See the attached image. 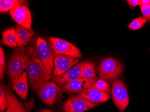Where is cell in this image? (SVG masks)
<instances>
[{
    "mask_svg": "<svg viewBox=\"0 0 150 112\" xmlns=\"http://www.w3.org/2000/svg\"><path fill=\"white\" fill-rule=\"evenodd\" d=\"M6 92L7 107L5 112H31L34 106L33 99L27 102H22L17 98L6 85H3Z\"/></svg>",
    "mask_w": 150,
    "mask_h": 112,
    "instance_id": "cell-8",
    "label": "cell"
},
{
    "mask_svg": "<svg viewBox=\"0 0 150 112\" xmlns=\"http://www.w3.org/2000/svg\"><path fill=\"white\" fill-rule=\"evenodd\" d=\"M127 2L130 6L134 7L139 5V1L138 0H128L127 1Z\"/></svg>",
    "mask_w": 150,
    "mask_h": 112,
    "instance_id": "cell-25",
    "label": "cell"
},
{
    "mask_svg": "<svg viewBox=\"0 0 150 112\" xmlns=\"http://www.w3.org/2000/svg\"><path fill=\"white\" fill-rule=\"evenodd\" d=\"M26 1L21 0H1L0 1V11L1 12H6L19 4L26 5Z\"/></svg>",
    "mask_w": 150,
    "mask_h": 112,
    "instance_id": "cell-18",
    "label": "cell"
},
{
    "mask_svg": "<svg viewBox=\"0 0 150 112\" xmlns=\"http://www.w3.org/2000/svg\"><path fill=\"white\" fill-rule=\"evenodd\" d=\"M27 76V72H23L19 77L17 82L12 86L13 90L23 101H25L27 99L28 94V85Z\"/></svg>",
    "mask_w": 150,
    "mask_h": 112,
    "instance_id": "cell-16",
    "label": "cell"
},
{
    "mask_svg": "<svg viewBox=\"0 0 150 112\" xmlns=\"http://www.w3.org/2000/svg\"><path fill=\"white\" fill-rule=\"evenodd\" d=\"M89 61L88 60H85L80 62L60 75L54 76L52 75V79L58 85L61 86L67 82L78 79L81 76L84 67Z\"/></svg>",
    "mask_w": 150,
    "mask_h": 112,
    "instance_id": "cell-9",
    "label": "cell"
},
{
    "mask_svg": "<svg viewBox=\"0 0 150 112\" xmlns=\"http://www.w3.org/2000/svg\"><path fill=\"white\" fill-rule=\"evenodd\" d=\"M98 76L105 81L111 82L119 78L122 74V66L117 60L108 58L102 61L98 69Z\"/></svg>",
    "mask_w": 150,
    "mask_h": 112,
    "instance_id": "cell-4",
    "label": "cell"
},
{
    "mask_svg": "<svg viewBox=\"0 0 150 112\" xmlns=\"http://www.w3.org/2000/svg\"><path fill=\"white\" fill-rule=\"evenodd\" d=\"M93 85L95 87L101 91L107 92L109 95L111 94V87L110 85L107 82L99 79Z\"/></svg>",
    "mask_w": 150,
    "mask_h": 112,
    "instance_id": "cell-21",
    "label": "cell"
},
{
    "mask_svg": "<svg viewBox=\"0 0 150 112\" xmlns=\"http://www.w3.org/2000/svg\"><path fill=\"white\" fill-rule=\"evenodd\" d=\"M53 54L64 55L74 58H81L82 54L79 49L69 42L58 38H50Z\"/></svg>",
    "mask_w": 150,
    "mask_h": 112,
    "instance_id": "cell-6",
    "label": "cell"
},
{
    "mask_svg": "<svg viewBox=\"0 0 150 112\" xmlns=\"http://www.w3.org/2000/svg\"><path fill=\"white\" fill-rule=\"evenodd\" d=\"M61 90L55 82L49 80L41 88L38 95L45 104L51 106L55 102Z\"/></svg>",
    "mask_w": 150,
    "mask_h": 112,
    "instance_id": "cell-10",
    "label": "cell"
},
{
    "mask_svg": "<svg viewBox=\"0 0 150 112\" xmlns=\"http://www.w3.org/2000/svg\"><path fill=\"white\" fill-rule=\"evenodd\" d=\"M150 3V0H140L139 1V6H142L143 5H147Z\"/></svg>",
    "mask_w": 150,
    "mask_h": 112,
    "instance_id": "cell-26",
    "label": "cell"
},
{
    "mask_svg": "<svg viewBox=\"0 0 150 112\" xmlns=\"http://www.w3.org/2000/svg\"><path fill=\"white\" fill-rule=\"evenodd\" d=\"M7 99L6 92L3 85H0V109L3 112L6 108Z\"/></svg>",
    "mask_w": 150,
    "mask_h": 112,
    "instance_id": "cell-22",
    "label": "cell"
},
{
    "mask_svg": "<svg viewBox=\"0 0 150 112\" xmlns=\"http://www.w3.org/2000/svg\"><path fill=\"white\" fill-rule=\"evenodd\" d=\"M79 95L90 101L98 104L107 101L110 98L108 93L98 89L93 84L80 92Z\"/></svg>",
    "mask_w": 150,
    "mask_h": 112,
    "instance_id": "cell-14",
    "label": "cell"
},
{
    "mask_svg": "<svg viewBox=\"0 0 150 112\" xmlns=\"http://www.w3.org/2000/svg\"><path fill=\"white\" fill-rule=\"evenodd\" d=\"M140 10L143 16L148 21L150 20V3L141 6Z\"/></svg>",
    "mask_w": 150,
    "mask_h": 112,
    "instance_id": "cell-24",
    "label": "cell"
},
{
    "mask_svg": "<svg viewBox=\"0 0 150 112\" xmlns=\"http://www.w3.org/2000/svg\"><path fill=\"white\" fill-rule=\"evenodd\" d=\"M94 67L95 65L93 62L89 61L84 67L81 77L88 80L98 79L94 71Z\"/></svg>",
    "mask_w": 150,
    "mask_h": 112,
    "instance_id": "cell-19",
    "label": "cell"
},
{
    "mask_svg": "<svg viewBox=\"0 0 150 112\" xmlns=\"http://www.w3.org/2000/svg\"><path fill=\"white\" fill-rule=\"evenodd\" d=\"M98 79L88 80L80 78L64 83L60 86L62 91L67 94L80 93L86 87L97 81Z\"/></svg>",
    "mask_w": 150,
    "mask_h": 112,
    "instance_id": "cell-13",
    "label": "cell"
},
{
    "mask_svg": "<svg viewBox=\"0 0 150 112\" xmlns=\"http://www.w3.org/2000/svg\"><path fill=\"white\" fill-rule=\"evenodd\" d=\"M54 67L52 75L59 76L64 73L67 70L77 64L79 59L64 55L53 54Z\"/></svg>",
    "mask_w": 150,
    "mask_h": 112,
    "instance_id": "cell-12",
    "label": "cell"
},
{
    "mask_svg": "<svg viewBox=\"0 0 150 112\" xmlns=\"http://www.w3.org/2000/svg\"><path fill=\"white\" fill-rule=\"evenodd\" d=\"M146 21V18L142 16L133 20L128 25V27L133 31L139 30L145 24Z\"/></svg>",
    "mask_w": 150,
    "mask_h": 112,
    "instance_id": "cell-20",
    "label": "cell"
},
{
    "mask_svg": "<svg viewBox=\"0 0 150 112\" xmlns=\"http://www.w3.org/2000/svg\"></svg>",
    "mask_w": 150,
    "mask_h": 112,
    "instance_id": "cell-28",
    "label": "cell"
},
{
    "mask_svg": "<svg viewBox=\"0 0 150 112\" xmlns=\"http://www.w3.org/2000/svg\"><path fill=\"white\" fill-rule=\"evenodd\" d=\"M5 69V57L4 50L2 47H0V77L4 80V71Z\"/></svg>",
    "mask_w": 150,
    "mask_h": 112,
    "instance_id": "cell-23",
    "label": "cell"
},
{
    "mask_svg": "<svg viewBox=\"0 0 150 112\" xmlns=\"http://www.w3.org/2000/svg\"><path fill=\"white\" fill-rule=\"evenodd\" d=\"M111 94L114 102L120 111L126 109L129 103V95L126 86L121 80H116L113 82Z\"/></svg>",
    "mask_w": 150,
    "mask_h": 112,
    "instance_id": "cell-7",
    "label": "cell"
},
{
    "mask_svg": "<svg viewBox=\"0 0 150 112\" xmlns=\"http://www.w3.org/2000/svg\"><path fill=\"white\" fill-rule=\"evenodd\" d=\"M13 20L19 25L31 28L32 18L30 10L25 4H19L10 11Z\"/></svg>",
    "mask_w": 150,
    "mask_h": 112,
    "instance_id": "cell-11",
    "label": "cell"
},
{
    "mask_svg": "<svg viewBox=\"0 0 150 112\" xmlns=\"http://www.w3.org/2000/svg\"><path fill=\"white\" fill-rule=\"evenodd\" d=\"M98 104L90 101L81 95H70L64 101L62 107L64 112H83L98 106Z\"/></svg>",
    "mask_w": 150,
    "mask_h": 112,
    "instance_id": "cell-5",
    "label": "cell"
},
{
    "mask_svg": "<svg viewBox=\"0 0 150 112\" xmlns=\"http://www.w3.org/2000/svg\"><path fill=\"white\" fill-rule=\"evenodd\" d=\"M17 43L19 47L27 46L35 34L33 29L17 24L16 26Z\"/></svg>",
    "mask_w": 150,
    "mask_h": 112,
    "instance_id": "cell-15",
    "label": "cell"
},
{
    "mask_svg": "<svg viewBox=\"0 0 150 112\" xmlns=\"http://www.w3.org/2000/svg\"><path fill=\"white\" fill-rule=\"evenodd\" d=\"M25 70L30 85L38 94L41 88L52 79L41 61L37 58H31L27 62Z\"/></svg>",
    "mask_w": 150,
    "mask_h": 112,
    "instance_id": "cell-2",
    "label": "cell"
},
{
    "mask_svg": "<svg viewBox=\"0 0 150 112\" xmlns=\"http://www.w3.org/2000/svg\"><path fill=\"white\" fill-rule=\"evenodd\" d=\"M33 52V47H17L13 52L8 62V75L9 77V86H11L17 82L25 70L27 62L32 57Z\"/></svg>",
    "mask_w": 150,
    "mask_h": 112,
    "instance_id": "cell-1",
    "label": "cell"
},
{
    "mask_svg": "<svg viewBox=\"0 0 150 112\" xmlns=\"http://www.w3.org/2000/svg\"><path fill=\"white\" fill-rule=\"evenodd\" d=\"M40 112H54L53 111V110H51L50 109H48V108H44V109H42L40 110Z\"/></svg>",
    "mask_w": 150,
    "mask_h": 112,
    "instance_id": "cell-27",
    "label": "cell"
},
{
    "mask_svg": "<svg viewBox=\"0 0 150 112\" xmlns=\"http://www.w3.org/2000/svg\"><path fill=\"white\" fill-rule=\"evenodd\" d=\"M1 43L4 45L11 48H16L18 46L17 43L16 32L14 27H12L10 29L4 31L2 34Z\"/></svg>",
    "mask_w": 150,
    "mask_h": 112,
    "instance_id": "cell-17",
    "label": "cell"
},
{
    "mask_svg": "<svg viewBox=\"0 0 150 112\" xmlns=\"http://www.w3.org/2000/svg\"><path fill=\"white\" fill-rule=\"evenodd\" d=\"M32 59L39 60L49 74L52 76L54 67V56L52 49L44 39L38 37L34 44Z\"/></svg>",
    "mask_w": 150,
    "mask_h": 112,
    "instance_id": "cell-3",
    "label": "cell"
}]
</instances>
